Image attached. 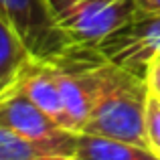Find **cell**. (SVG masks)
<instances>
[{
    "mask_svg": "<svg viewBox=\"0 0 160 160\" xmlns=\"http://www.w3.org/2000/svg\"><path fill=\"white\" fill-rule=\"evenodd\" d=\"M87 75L91 83V112L81 134L108 136L146 146V102L150 87L142 75L91 55Z\"/></svg>",
    "mask_w": 160,
    "mask_h": 160,
    "instance_id": "6da1fadb",
    "label": "cell"
},
{
    "mask_svg": "<svg viewBox=\"0 0 160 160\" xmlns=\"http://www.w3.org/2000/svg\"><path fill=\"white\" fill-rule=\"evenodd\" d=\"M57 18L71 47L98 49L136 18V0H55Z\"/></svg>",
    "mask_w": 160,
    "mask_h": 160,
    "instance_id": "7a4b0ae2",
    "label": "cell"
},
{
    "mask_svg": "<svg viewBox=\"0 0 160 160\" xmlns=\"http://www.w3.org/2000/svg\"><path fill=\"white\" fill-rule=\"evenodd\" d=\"M0 16L14 27L35 59H55L73 49L59 24L55 0H0Z\"/></svg>",
    "mask_w": 160,
    "mask_h": 160,
    "instance_id": "3957f363",
    "label": "cell"
},
{
    "mask_svg": "<svg viewBox=\"0 0 160 160\" xmlns=\"http://www.w3.org/2000/svg\"><path fill=\"white\" fill-rule=\"evenodd\" d=\"M0 126L73 158L77 134L61 128L53 118H49L18 85H10L0 95Z\"/></svg>",
    "mask_w": 160,
    "mask_h": 160,
    "instance_id": "277c9868",
    "label": "cell"
},
{
    "mask_svg": "<svg viewBox=\"0 0 160 160\" xmlns=\"http://www.w3.org/2000/svg\"><path fill=\"white\" fill-rule=\"evenodd\" d=\"M98 53L134 73L146 75V67L160 55V16H136L98 47Z\"/></svg>",
    "mask_w": 160,
    "mask_h": 160,
    "instance_id": "5b68a950",
    "label": "cell"
},
{
    "mask_svg": "<svg viewBox=\"0 0 160 160\" xmlns=\"http://www.w3.org/2000/svg\"><path fill=\"white\" fill-rule=\"evenodd\" d=\"M18 85L32 102L37 103L49 118H53L61 128L69 130V118H67L65 106L61 99V91H59V83L53 71L51 59H35L27 63L22 73L18 75Z\"/></svg>",
    "mask_w": 160,
    "mask_h": 160,
    "instance_id": "8992f818",
    "label": "cell"
},
{
    "mask_svg": "<svg viewBox=\"0 0 160 160\" xmlns=\"http://www.w3.org/2000/svg\"><path fill=\"white\" fill-rule=\"evenodd\" d=\"M71 160H160L148 146L93 134H77Z\"/></svg>",
    "mask_w": 160,
    "mask_h": 160,
    "instance_id": "52a82bcc",
    "label": "cell"
},
{
    "mask_svg": "<svg viewBox=\"0 0 160 160\" xmlns=\"http://www.w3.org/2000/svg\"><path fill=\"white\" fill-rule=\"evenodd\" d=\"M31 59L32 55L20 35L4 16H0V95L16 83Z\"/></svg>",
    "mask_w": 160,
    "mask_h": 160,
    "instance_id": "ba28073f",
    "label": "cell"
},
{
    "mask_svg": "<svg viewBox=\"0 0 160 160\" xmlns=\"http://www.w3.org/2000/svg\"><path fill=\"white\" fill-rule=\"evenodd\" d=\"M0 160H71L49 146L37 144L0 126Z\"/></svg>",
    "mask_w": 160,
    "mask_h": 160,
    "instance_id": "9c48e42d",
    "label": "cell"
},
{
    "mask_svg": "<svg viewBox=\"0 0 160 160\" xmlns=\"http://www.w3.org/2000/svg\"><path fill=\"white\" fill-rule=\"evenodd\" d=\"M146 146L160 158V95L154 91L146 102Z\"/></svg>",
    "mask_w": 160,
    "mask_h": 160,
    "instance_id": "30bf717a",
    "label": "cell"
},
{
    "mask_svg": "<svg viewBox=\"0 0 160 160\" xmlns=\"http://www.w3.org/2000/svg\"><path fill=\"white\" fill-rule=\"evenodd\" d=\"M144 79H146V83H148L150 91L160 93V55H156V57H154L152 61L148 63Z\"/></svg>",
    "mask_w": 160,
    "mask_h": 160,
    "instance_id": "8fae6325",
    "label": "cell"
},
{
    "mask_svg": "<svg viewBox=\"0 0 160 160\" xmlns=\"http://www.w3.org/2000/svg\"><path fill=\"white\" fill-rule=\"evenodd\" d=\"M136 16H160V0H136Z\"/></svg>",
    "mask_w": 160,
    "mask_h": 160,
    "instance_id": "7c38bea8",
    "label": "cell"
},
{
    "mask_svg": "<svg viewBox=\"0 0 160 160\" xmlns=\"http://www.w3.org/2000/svg\"><path fill=\"white\" fill-rule=\"evenodd\" d=\"M156 95H160V93H156Z\"/></svg>",
    "mask_w": 160,
    "mask_h": 160,
    "instance_id": "4fadbf2b",
    "label": "cell"
}]
</instances>
